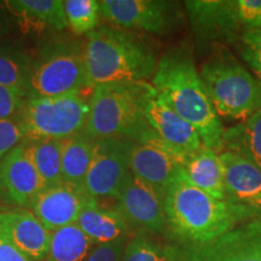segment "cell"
Instances as JSON below:
<instances>
[{
	"instance_id": "cell-1",
	"label": "cell",
	"mask_w": 261,
	"mask_h": 261,
	"mask_svg": "<svg viewBox=\"0 0 261 261\" xmlns=\"http://www.w3.org/2000/svg\"><path fill=\"white\" fill-rule=\"evenodd\" d=\"M151 85L179 116L194 126L204 148L220 154L225 128L202 83L191 51L173 47L163 54Z\"/></svg>"
},
{
	"instance_id": "cell-2",
	"label": "cell",
	"mask_w": 261,
	"mask_h": 261,
	"mask_svg": "<svg viewBox=\"0 0 261 261\" xmlns=\"http://www.w3.org/2000/svg\"><path fill=\"white\" fill-rule=\"evenodd\" d=\"M89 89L108 84L148 83L159 57L154 46L137 33L115 25H99L85 37Z\"/></svg>"
},
{
	"instance_id": "cell-3",
	"label": "cell",
	"mask_w": 261,
	"mask_h": 261,
	"mask_svg": "<svg viewBox=\"0 0 261 261\" xmlns=\"http://www.w3.org/2000/svg\"><path fill=\"white\" fill-rule=\"evenodd\" d=\"M165 213L166 230L185 249L212 242L240 224L226 202L192 185L182 168L165 192Z\"/></svg>"
},
{
	"instance_id": "cell-4",
	"label": "cell",
	"mask_w": 261,
	"mask_h": 261,
	"mask_svg": "<svg viewBox=\"0 0 261 261\" xmlns=\"http://www.w3.org/2000/svg\"><path fill=\"white\" fill-rule=\"evenodd\" d=\"M155 92L149 83L94 87L90 94L85 135L94 140L123 139L133 143L155 136L146 117L149 100Z\"/></svg>"
},
{
	"instance_id": "cell-5",
	"label": "cell",
	"mask_w": 261,
	"mask_h": 261,
	"mask_svg": "<svg viewBox=\"0 0 261 261\" xmlns=\"http://www.w3.org/2000/svg\"><path fill=\"white\" fill-rule=\"evenodd\" d=\"M198 73L220 119L241 122L261 108V81L227 46L212 48Z\"/></svg>"
},
{
	"instance_id": "cell-6",
	"label": "cell",
	"mask_w": 261,
	"mask_h": 261,
	"mask_svg": "<svg viewBox=\"0 0 261 261\" xmlns=\"http://www.w3.org/2000/svg\"><path fill=\"white\" fill-rule=\"evenodd\" d=\"M87 90L85 39L61 33L42 41L33 58L28 97L84 93Z\"/></svg>"
},
{
	"instance_id": "cell-7",
	"label": "cell",
	"mask_w": 261,
	"mask_h": 261,
	"mask_svg": "<svg viewBox=\"0 0 261 261\" xmlns=\"http://www.w3.org/2000/svg\"><path fill=\"white\" fill-rule=\"evenodd\" d=\"M184 9L201 51L236 45L244 33L261 28V0H189Z\"/></svg>"
},
{
	"instance_id": "cell-8",
	"label": "cell",
	"mask_w": 261,
	"mask_h": 261,
	"mask_svg": "<svg viewBox=\"0 0 261 261\" xmlns=\"http://www.w3.org/2000/svg\"><path fill=\"white\" fill-rule=\"evenodd\" d=\"M89 99L84 93L28 97L17 117L24 140H63L85 133Z\"/></svg>"
},
{
	"instance_id": "cell-9",
	"label": "cell",
	"mask_w": 261,
	"mask_h": 261,
	"mask_svg": "<svg viewBox=\"0 0 261 261\" xmlns=\"http://www.w3.org/2000/svg\"><path fill=\"white\" fill-rule=\"evenodd\" d=\"M135 143L123 139H98L84 191L96 201L116 200L130 175V154Z\"/></svg>"
},
{
	"instance_id": "cell-10",
	"label": "cell",
	"mask_w": 261,
	"mask_h": 261,
	"mask_svg": "<svg viewBox=\"0 0 261 261\" xmlns=\"http://www.w3.org/2000/svg\"><path fill=\"white\" fill-rule=\"evenodd\" d=\"M99 11L110 25L158 35L173 31L181 15L177 3L166 0H102Z\"/></svg>"
},
{
	"instance_id": "cell-11",
	"label": "cell",
	"mask_w": 261,
	"mask_h": 261,
	"mask_svg": "<svg viewBox=\"0 0 261 261\" xmlns=\"http://www.w3.org/2000/svg\"><path fill=\"white\" fill-rule=\"evenodd\" d=\"M224 169L225 202L238 221H261V169L232 151L220 152Z\"/></svg>"
},
{
	"instance_id": "cell-12",
	"label": "cell",
	"mask_w": 261,
	"mask_h": 261,
	"mask_svg": "<svg viewBox=\"0 0 261 261\" xmlns=\"http://www.w3.org/2000/svg\"><path fill=\"white\" fill-rule=\"evenodd\" d=\"M115 201L116 210L136 232L156 236L166 231L165 195L132 173Z\"/></svg>"
},
{
	"instance_id": "cell-13",
	"label": "cell",
	"mask_w": 261,
	"mask_h": 261,
	"mask_svg": "<svg viewBox=\"0 0 261 261\" xmlns=\"http://www.w3.org/2000/svg\"><path fill=\"white\" fill-rule=\"evenodd\" d=\"M41 190L44 182L22 142L0 160V202L10 208L29 210Z\"/></svg>"
},
{
	"instance_id": "cell-14",
	"label": "cell",
	"mask_w": 261,
	"mask_h": 261,
	"mask_svg": "<svg viewBox=\"0 0 261 261\" xmlns=\"http://www.w3.org/2000/svg\"><path fill=\"white\" fill-rule=\"evenodd\" d=\"M184 261H261V221H248L212 242L188 248Z\"/></svg>"
},
{
	"instance_id": "cell-15",
	"label": "cell",
	"mask_w": 261,
	"mask_h": 261,
	"mask_svg": "<svg viewBox=\"0 0 261 261\" xmlns=\"http://www.w3.org/2000/svg\"><path fill=\"white\" fill-rule=\"evenodd\" d=\"M184 158L155 136L133 144L130 173L165 195L173 179L182 168Z\"/></svg>"
},
{
	"instance_id": "cell-16",
	"label": "cell",
	"mask_w": 261,
	"mask_h": 261,
	"mask_svg": "<svg viewBox=\"0 0 261 261\" xmlns=\"http://www.w3.org/2000/svg\"><path fill=\"white\" fill-rule=\"evenodd\" d=\"M92 200L86 192L70 185L61 184L39 192L29 211L50 232L76 224L84 208Z\"/></svg>"
},
{
	"instance_id": "cell-17",
	"label": "cell",
	"mask_w": 261,
	"mask_h": 261,
	"mask_svg": "<svg viewBox=\"0 0 261 261\" xmlns=\"http://www.w3.org/2000/svg\"><path fill=\"white\" fill-rule=\"evenodd\" d=\"M146 117L156 138L184 159L203 148L200 135L194 126L179 116L158 92L150 98Z\"/></svg>"
},
{
	"instance_id": "cell-18",
	"label": "cell",
	"mask_w": 261,
	"mask_h": 261,
	"mask_svg": "<svg viewBox=\"0 0 261 261\" xmlns=\"http://www.w3.org/2000/svg\"><path fill=\"white\" fill-rule=\"evenodd\" d=\"M51 233L25 208H10L0 214V234L33 261L46 259Z\"/></svg>"
},
{
	"instance_id": "cell-19",
	"label": "cell",
	"mask_w": 261,
	"mask_h": 261,
	"mask_svg": "<svg viewBox=\"0 0 261 261\" xmlns=\"http://www.w3.org/2000/svg\"><path fill=\"white\" fill-rule=\"evenodd\" d=\"M76 226L94 244H102L128 238L133 230L122 214L115 208L102 205L99 201L91 200L84 208L76 221Z\"/></svg>"
},
{
	"instance_id": "cell-20",
	"label": "cell",
	"mask_w": 261,
	"mask_h": 261,
	"mask_svg": "<svg viewBox=\"0 0 261 261\" xmlns=\"http://www.w3.org/2000/svg\"><path fill=\"white\" fill-rule=\"evenodd\" d=\"M185 178L205 194L225 201L224 169L220 155L214 150L202 148L182 162Z\"/></svg>"
},
{
	"instance_id": "cell-21",
	"label": "cell",
	"mask_w": 261,
	"mask_h": 261,
	"mask_svg": "<svg viewBox=\"0 0 261 261\" xmlns=\"http://www.w3.org/2000/svg\"><path fill=\"white\" fill-rule=\"evenodd\" d=\"M96 140L85 133L63 139L62 182L84 190Z\"/></svg>"
},
{
	"instance_id": "cell-22",
	"label": "cell",
	"mask_w": 261,
	"mask_h": 261,
	"mask_svg": "<svg viewBox=\"0 0 261 261\" xmlns=\"http://www.w3.org/2000/svg\"><path fill=\"white\" fill-rule=\"evenodd\" d=\"M223 151H232L261 169V108L248 119L224 129Z\"/></svg>"
},
{
	"instance_id": "cell-23",
	"label": "cell",
	"mask_w": 261,
	"mask_h": 261,
	"mask_svg": "<svg viewBox=\"0 0 261 261\" xmlns=\"http://www.w3.org/2000/svg\"><path fill=\"white\" fill-rule=\"evenodd\" d=\"M34 55L17 44L0 41V85L25 92L28 96Z\"/></svg>"
},
{
	"instance_id": "cell-24",
	"label": "cell",
	"mask_w": 261,
	"mask_h": 261,
	"mask_svg": "<svg viewBox=\"0 0 261 261\" xmlns=\"http://www.w3.org/2000/svg\"><path fill=\"white\" fill-rule=\"evenodd\" d=\"M62 0H10L5 2L12 14L35 25L54 32H63L68 28Z\"/></svg>"
},
{
	"instance_id": "cell-25",
	"label": "cell",
	"mask_w": 261,
	"mask_h": 261,
	"mask_svg": "<svg viewBox=\"0 0 261 261\" xmlns=\"http://www.w3.org/2000/svg\"><path fill=\"white\" fill-rule=\"evenodd\" d=\"M23 143L29 160L44 182V189L61 184L63 140L39 139L23 140Z\"/></svg>"
},
{
	"instance_id": "cell-26",
	"label": "cell",
	"mask_w": 261,
	"mask_h": 261,
	"mask_svg": "<svg viewBox=\"0 0 261 261\" xmlns=\"http://www.w3.org/2000/svg\"><path fill=\"white\" fill-rule=\"evenodd\" d=\"M185 248L154 234L136 232L127 240L122 261H184Z\"/></svg>"
},
{
	"instance_id": "cell-27",
	"label": "cell",
	"mask_w": 261,
	"mask_h": 261,
	"mask_svg": "<svg viewBox=\"0 0 261 261\" xmlns=\"http://www.w3.org/2000/svg\"><path fill=\"white\" fill-rule=\"evenodd\" d=\"M94 243L76 224L51 233L50 250L45 261H86Z\"/></svg>"
},
{
	"instance_id": "cell-28",
	"label": "cell",
	"mask_w": 261,
	"mask_h": 261,
	"mask_svg": "<svg viewBox=\"0 0 261 261\" xmlns=\"http://www.w3.org/2000/svg\"><path fill=\"white\" fill-rule=\"evenodd\" d=\"M68 28L74 37H87L99 27L100 11L97 0H65L63 3Z\"/></svg>"
},
{
	"instance_id": "cell-29",
	"label": "cell",
	"mask_w": 261,
	"mask_h": 261,
	"mask_svg": "<svg viewBox=\"0 0 261 261\" xmlns=\"http://www.w3.org/2000/svg\"><path fill=\"white\" fill-rule=\"evenodd\" d=\"M234 46L244 63L261 81V28L244 33Z\"/></svg>"
},
{
	"instance_id": "cell-30",
	"label": "cell",
	"mask_w": 261,
	"mask_h": 261,
	"mask_svg": "<svg viewBox=\"0 0 261 261\" xmlns=\"http://www.w3.org/2000/svg\"><path fill=\"white\" fill-rule=\"evenodd\" d=\"M27 98L23 91L0 85V120L17 119Z\"/></svg>"
},
{
	"instance_id": "cell-31",
	"label": "cell",
	"mask_w": 261,
	"mask_h": 261,
	"mask_svg": "<svg viewBox=\"0 0 261 261\" xmlns=\"http://www.w3.org/2000/svg\"><path fill=\"white\" fill-rule=\"evenodd\" d=\"M25 139L23 127L15 120H0V160Z\"/></svg>"
},
{
	"instance_id": "cell-32",
	"label": "cell",
	"mask_w": 261,
	"mask_h": 261,
	"mask_svg": "<svg viewBox=\"0 0 261 261\" xmlns=\"http://www.w3.org/2000/svg\"><path fill=\"white\" fill-rule=\"evenodd\" d=\"M127 240L123 237L108 243L94 244L86 261H122Z\"/></svg>"
},
{
	"instance_id": "cell-33",
	"label": "cell",
	"mask_w": 261,
	"mask_h": 261,
	"mask_svg": "<svg viewBox=\"0 0 261 261\" xmlns=\"http://www.w3.org/2000/svg\"><path fill=\"white\" fill-rule=\"evenodd\" d=\"M0 261H33L0 234Z\"/></svg>"
},
{
	"instance_id": "cell-34",
	"label": "cell",
	"mask_w": 261,
	"mask_h": 261,
	"mask_svg": "<svg viewBox=\"0 0 261 261\" xmlns=\"http://www.w3.org/2000/svg\"><path fill=\"white\" fill-rule=\"evenodd\" d=\"M11 31V19L4 6L0 5V41L4 40Z\"/></svg>"
},
{
	"instance_id": "cell-35",
	"label": "cell",
	"mask_w": 261,
	"mask_h": 261,
	"mask_svg": "<svg viewBox=\"0 0 261 261\" xmlns=\"http://www.w3.org/2000/svg\"><path fill=\"white\" fill-rule=\"evenodd\" d=\"M8 210H10V207H8V205H6V204H4V203H3V202H0V214H2V213H3V212L8 211Z\"/></svg>"
}]
</instances>
